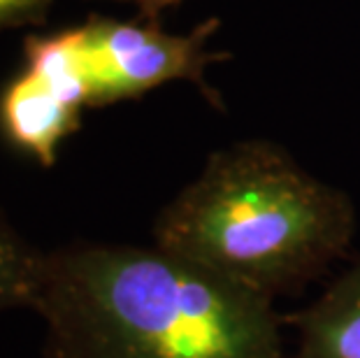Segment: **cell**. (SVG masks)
I'll use <instances>...</instances> for the list:
<instances>
[{
	"mask_svg": "<svg viewBox=\"0 0 360 358\" xmlns=\"http://www.w3.org/2000/svg\"><path fill=\"white\" fill-rule=\"evenodd\" d=\"M33 309L42 358H281L272 300L170 251L82 242L47 251Z\"/></svg>",
	"mask_w": 360,
	"mask_h": 358,
	"instance_id": "6da1fadb",
	"label": "cell"
},
{
	"mask_svg": "<svg viewBox=\"0 0 360 358\" xmlns=\"http://www.w3.org/2000/svg\"><path fill=\"white\" fill-rule=\"evenodd\" d=\"M356 228L347 191L254 138L207 156L156 217L154 245L274 302L347 256Z\"/></svg>",
	"mask_w": 360,
	"mask_h": 358,
	"instance_id": "7a4b0ae2",
	"label": "cell"
},
{
	"mask_svg": "<svg viewBox=\"0 0 360 358\" xmlns=\"http://www.w3.org/2000/svg\"><path fill=\"white\" fill-rule=\"evenodd\" d=\"M219 19H210L186 35L167 33L156 21L130 24L110 17H91L75 26L86 68L89 108H105L140 98L170 82H193L207 89L205 72L214 60L210 42Z\"/></svg>",
	"mask_w": 360,
	"mask_h": 358,
	"instance_id": "3957f363",
	"label": "cell"
},
{
	"mask_svg": "<svg viewBox=\"0 0 360 358\" xmlns=\"http://www.w3.org/2000/svg\"><path fill=\"white\" fill-rule=\"evenodd\" d=\"M86 108L82 89L24 65L0 91V133L42 167H51L60 144L79 131Z\"/></svg>",
	"mask_w": 360,
	"mask_h": 358,
	"instance_id": "277c9868",
	"label": "cell"
},
{
	"mask_svg": "<svg viewBox=\"0 0 360 358\" xmlns=\"http://www.w3.org/2000/svg\"><path fill=\"white\" fill-rule=\"evenodd\" d=\"M288 321L297 331L295 358H360V261Z\"/></svg>",
	"mask_w": 360,
	"mask_h": 358,
	"instance_id": "5b68a950",
	"label": "cell"
},
{
	"mask_svg": "<svg viewBox=\"0 0 360 358\" xmlns=\"http://www.w3.org/2000/svg\"><path fill=\"white\" fill-rule=\"evenodd\" d=\"M47 251L33 247L0 212V312L33 307Z\"/></svg>",
	"mask_w": 360,
	"mask_h": 358,
	"instance_id": "8992f818",
	"label": "cell"
},
{
	"mask_svg": "<svg viewBox=\"0 0 360 358\" xmlns=\"http://www.w3.org/2000/svg\"><path fill=\"white\" fill-rule=\"evenodd\" d=\"M51 3L53 0H0V30L42 24Z\"/></svg>",
	"mask_w": 360,
	"mask_h": 358,
	"instance_id": "52a82bcc",
	"label": "cell"
},
{
	"mask_svg": "<svg viewBox=\"0 0 360 358\" xmlns=\"http://www.w3.org/2000/svg\"><path fill=\"white\" fill-rule=\"evenodd\" d=\"M179 3H184V0H137V7H140V14L147 21H156L165 10Z\"/></svg>",
	"mask_w": 360,
	"mask_h": 358,
	"instance_id": "ba28073f",
	"label": "cell"
},
{
	"mask_svg": "<svg viewBox=\"0 0 360 358\" xmlns=\"http://www.w3.org/2000/svg\"><path fill=\"white\" fill-rule=\"evenodd\" d=\"M135 3H137V0H135Z\"/></svg>",
	"mask_w": 360,
	"mask_h": 358,
	"instance_id": "9c48e42d",
	"label": "cell"
}]
</instances>
